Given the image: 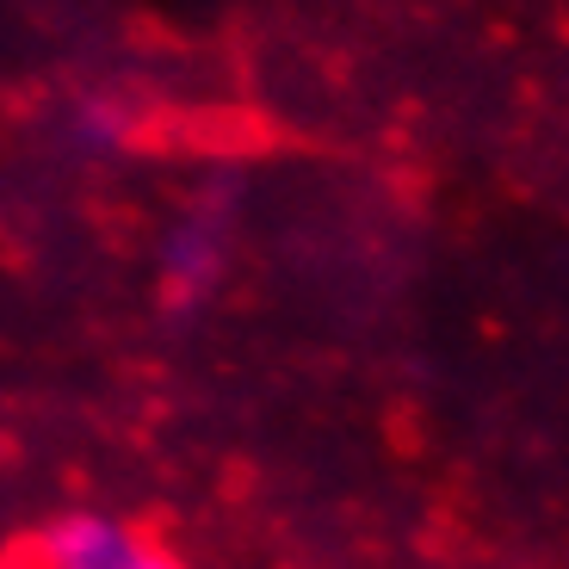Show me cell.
<instances>
[{"label": "cell", "mask_w": 569, "mask_h": 569, "mask_svg": "<svg viewBox=\"0 0 569 569\" xmlns=\"http://www.w3.org/2000/svg\"><path fill=\"white\" fill-rule=\"evenodd\" d=\"M43 557H50V569H180L161 545H149L137 527L106 520V513L57 520L43 539Z\"/></svg>", "instance_id": "cell-1"}]
</instances>
